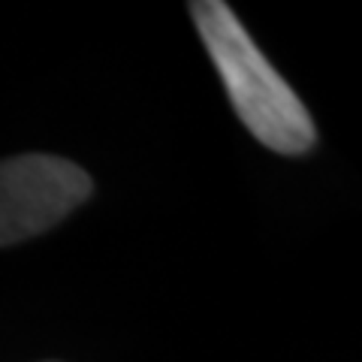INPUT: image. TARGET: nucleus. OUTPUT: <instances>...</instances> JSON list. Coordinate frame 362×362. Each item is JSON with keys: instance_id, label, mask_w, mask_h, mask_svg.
Instances as JSON below:
<instances>
[{"instance_id": "f257e3e1", "label": "nucleus", "mask_w": 362, "mask_h": 362, "mask_svg": "<svg viewBox=\"0 0 362 362\" xmlns=\"http://www.w3.org/2000/svg\"><path fill=\"white\" fill-rule=\"evenodd\" d=\"M190 16L223 78L235 115L254 133V139L278 154L308 151L317 139L308 109L259 52L233 9L221 0H194Z\"/></svg>"}, {"instance_id": "f03ea898", "label": "nucleus", "mask_w": 362, "mask_h": 362, "mask_svg": "<svg viewBox=\"0 0 362 362\" xmlns=\"http://www.w3.org/2000/svg\"><path fill=\"white\" fill-rule=\"evenodd\" d=\"M90 175L66 157L18 154L0 160V247L33 239L90 197Z\"/></svg>"}]
</instances>
